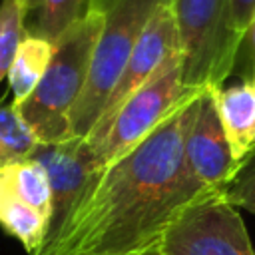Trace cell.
<instances>
[{"mask_svg": "<svg viewBox=\"0 0 255 255\" xmlns=\"http://www.w3.org/2000/svg\"><path fill=\"white\" fill-rule=\"evenodd\" d=\"M203 90L189 94L145 139L94 177L58 237L32 255H143L203 193L183 161V143Z\"/></svg>", "mask_w": 255, "mask_h": 255, "instance_id": "obj_1", "label": "cell"}, {"mask_svg": "<svg viewBox=\"0 0 255 255\" xmlns=\"http://www.w3.org/2000/svg\"><path fill=\"white\" fill-rule=\"evenodd\" d=\"M102 26L104 12L94 6L54 42L50 64L34 92L24 102L12 104L40 143L70 137V114L86 88Z\"/></svg>", "mask_w": 255, "mask_h": 255, "instance_id": "obj_2", "label": "cell"}, {"mask_svg": "<svg viewBox=\"0 0 255 255\" xmlns=\"http://www.w3.org/2000/svg\"><path fill=\"white\" fill-rule=\"evenodd\" d=\"M171 0H96L104 12L86 88L70 114V137H88L153 12Z\"/></svg>", "mask_w": 255, "mask_h": 255, "instance_id": "obj_3", "label": "cell"}, {"mask_svg": "<svg viewBox=\"0 0 255 255\" xmlns=\"http://www.w3.org/2000/svg\"><path fill=\"white\" fill-rule=\"evenodd\" d=\"M187 90L219 88L231 76L241 40L229 0H171Z\"/></svg>", "mask_w": 255, "mask_h": 255, "instance_id": "obj_4", "label": "cell"}, {"mask_svg": "<svg viewBox=\"0 0 255 255\" xmlns=\"http://www.w3.org/2000/svg\"><path fill=\"white\" fill-rule=\"evenodd\" d=\"M193 92L197 90H187L183 84L181 50L173 52L155 74L126 100L104 135L98 141L88 143L98 165L104 169L133 149Z\"/></svg>", "mask_w": 255, "mask_h": 255, "instance_id": "obj_5", "label": "cell"}, {"mask_svg": "<svg viewBox=\"0 0 255 255\" xmlns=\"http://www.w3.org/2000/svg\"><path fill=\"white\" fill-rule=\"evenodd\" d=\"M143 255H255L239 211L213 193L185 207Z\"/></svg>", "mask_w": 255, "mask_h": 255, "instance_id": "obj_6", "label": "cell"}, {"mask_svg": "<svg viewBox=\"0 0 255 255\" xmlns=\"http://www.w3.org/2000/svg\"><path fill=\"white\" fill-rule=\"evenodd\" d=\"M50 217L52 189L42 163L30 155L0 167V227L28 255L44 245Z\"/></svg>", "mask_w": 255, "mask_h": 255, "instance_id": "obj_7", "label": "cell"}, {"mask_svg": "<svg viewBox=\"0 0 255 255\" xmlns=\"http://www.w3.org/2000/svg\"><path fill=\"white\" fill-rule=\"evenodd\" d=\"M32 157L42 163L52 189V217L46 241L42 245L46 247L70 221L72 213L80 205L82 197L86 195L88 187L102 167L98 165L86 137H68L56 143H38V147L32 151Z\"/></svg>", "mask_w": 255, "mask_h": 255, "instance_id": "obj_8", "label": "cell"}, {"mask_svg": "<svg viewBox=\"0 0 255 255\" xmlns=\"http://www.w3.org/2000/svg\"><path fill=\"white\" fill-rule=\"evenodd\" d=\"M179 50L181 48H179V36H177L171 2H165L153 12L147 26L143 28L133 52L129 54L128 64L124 66L116 86L112 88L108 96V102H106V108L100 120L88 133L86 141L88 143L98 141L108 129L116 112L126 104V100L135 90H139L173 52H179Z\"/></svg>", "mask_w": 255, "mask_h": 255, "instance_id": "obj_9", "label": "cell"}, {"mask_svg": "<svg viewBox=\"0 0 255 255\" xmlns=\"http://www.w3.org/2000/svg\"><path fill=\"white\" fill-rule=\"evenodd\" d=\"M183 161L203 193H223L243 167L231 155L209 88L199 96L197 114L183 143Z\"/></svg>", "mask_w": 255, "mask_h": 255, "instance_id": "obj_10", "label": "cell"}, {"mask_svg": "<svg viewBox=\"0 0 255 255\" xmlns=\"http://www.w3.org/2000/svg\"><path fill=\"white\" fill-rule=\"evenodd\" d=\"M209 90L231 155L243 165L255 153V84L245 80Z\"/></svg>", "mask_w": 255, "mask_h": 255, "instance_id": "obj_11", "label": "cell"}, {"mask_svg": "<svg viewBox=\"0 0 255 255\" xmlns=\"http://www.w3.org/2000/svg\"><path fill=\"white\" fill-rule=\"evenodd\" d=\"M24 34L56 42L70 26L82 20L96 0H22Z\"/></svg>", "mask_w": 255, "mask_h": 255, "instance_id": "obj_12", "label": "cell"}, {"mask_svg": "<svg viewBox=\"0 0 255 255\" xmlns=\"http://www.w3.org/2000/svg\"><path fill=\"white\" fill-rule=\"evenodd\" d=\"M54 52V44L30 34H24V38L20 40L14 60L10 64L8 70V84H10V92H12V104H20L24 102L34 88L40 84L50 58Z\"/></svg>", "mask_w": 255, "mask_h": 255, "instance_id": "obj_13", "label": "cell"}, {"mask_svg": "<svg viewBox=\"0 0 255 255\" xmlns=\"http://www.w3.org/2000/svg\"><path fill=\"white\" fill-rule=\"evenodd\" d=\"M38 137L22 122L20 114L8 104L6 98L0 100V167L22 157H30L38 147Z\"/></svg>", "mask_w": 255, "mask_h": 255, "instance_id": "obj_14", "label": "cell"}, {"mask_svg": "<svg viewBox=\"0 0 255 255\" xmlns=\"http://www.w3.org/2000/svg\"><path fill=\"white\" fill-rule=\"evenodd\" d=\"M24 38V4L22 0L0 2V82L8 76L16 48Z\"/></svg>", "mask_w": 255, "mask_h": 255, "instance_id": "obj_15", "label": "cell"}, {"mask_svg": "<svg viewBox=\"0 0 255 255\" xmlns=\"http://www.w3.org/2000/svg\"><path fill=\"white\" fill-rule=\"evenodd\" d=\"M223 197L235 207L255 215V153L243 163L233 181L225 187Z\"/></svg>", "mask_w": 255, "mask_h": 255, "instance_id": "obj_16", "label": "cell"}, {"mask_svg": "<svg viewBox=\"0 0 255 255\" xmlns=\"http://www.w3.org/2000/svg\"><path fill=\"white\" fill-rule=\"evenodd\" d=\"M231 2V24L235 36L243 42L251 22L255 18V0H229Z\"/></svg>", "mask_w": 255, "mask_h": 255, "instance_id": "obj_17", "label": "cell"}, {"mask_svg": "<svg viewBox=\"0 0 255 255\" xmlns=\"http://www.w3.org/2000/svg\"><path fill=\"white\" fill-rule=\"evenodd\" d=\"M245 38H251V44H253V50H255V18H253L251 28H249V32H247V36H245ZM251 82L255 84V60H253V78H251Z\"/></svg>", "mask_w": 255, "mask_h": 255, "instance_id": "obj_18", "label": "cell"}]
</instances>
